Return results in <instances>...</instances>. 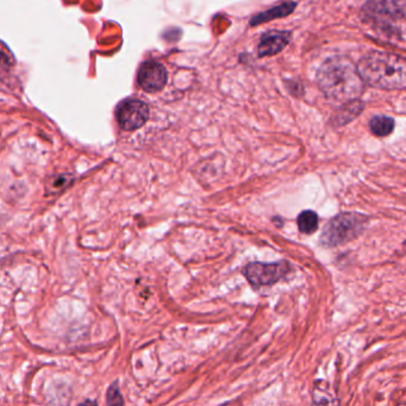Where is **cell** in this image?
<instances>
[{"mask_svg":"<svg viewBox=\"0 0 406 406\" xmlns=\"http://www.w3.org/2000/svg\"><path fill=\"white\" fill-rule=\"evenodd\" d=\"M150 117L148 104L137 98L123 100L116 109L118 124L124 131H135L145 126Z\"/></svg>","mask_w":406,"mask_h":406,"instance_id":"5b68a950","label":"cell"},{"mask_svg":"<svg viewBox=\"0 0 406 406\" xmlns=\"http://www.w3.org/2000/svg\"><path fill=\"white\" fill-rule=\"evenodd\" d=\"M289 270L291 266L287 261L273 262V263L251 262L244 267L243 274L253 287L260 289L262 286L277 284V281L289 273Z\"/></svg>","mask_w":406,"mask_h":406,"instance_id":"277c9868","label":"cell"},{"mask_svg":"<svg viewBox=\"0 0 406 406\" xmlns=\"http://www.w3.org/2000/svg\"><path fill=\"white\" fill-rule=\"evenodd\" d=\"M317 84L331 103L346 105L359 100L364 83L357 66L346 56L329 57L317 72Z\"/></svg>","mask_w":406,"mask_h":406,"instance_id":"6da1fadb","label":"cell"},{"mask_svg":"<svg viewBox=\"0 0 406 406\" xmlns=\"http://www.w3.org/2000/svg\"><path fill=\"white\" fill-rule=\"evenodd\" d=\"M311 406H340L338 397L331 391L329 383L323 380L316 381L312 388Z\"/></svg>","mask_w":406,"mask_h":406,"instance_id":"30bf717a","label":"cell"},{"mask_svg":"<svg viewBox=\"0 0 406 406\" xmlns=\"http://www.w3.org/2000/svg\"><path fill=\"white\" fill-rule=\"evenodd\" d=\"M369 217L359 213H342L328 222L319 243L323 247L333 248L357 239L366 230Z\"/></svg>","mask_w":406,"mask_h":406,"instance_id":"3957f363","label":"cell"},{"mask_svg":"<svg viewBox=\"0 0 406 406\" xmlns=\"http://www.w3.org/2000/svg\"><path fill=\"white\" fill-rule=\"evenodd\" d=\"M297 5L298 3L296 1H285V3H281L277 6L268 8L266 11L260 12L251 19V27H256V25L267 23V22H270L274 19L287 17L296 10Z\"/></svg>","mask_w":406,"mask_h":406,"instance_id":"9c48e42d","label":"cell"},{"mask_svg":"<svg viewBox=\"0 0 406 406\" xmlns=\"http://www.w3.org/2000/svg\"><path fill=\"white\" fill-rule=\"evenodd\" d=\"M395 119L388 116H376L369 121V129L376 136L385 137L391 135L395 130Z\"/></svg>","mask_w":406,"mask_h":406,"instance_id":"7c38bea8","label":"cell"},{"mask_svg":"<svg viewBox=\"0 0 406 406\" xmlns=\"http://www.w3.org/2000/svg\"><path fill=\"white\" fill-rule=\"evenodd\" d=\"M357 71L371 88L395 91L406 90V57L372 50L357 64Z\"/></svg>","mask_w":406,"mask_h":406,"instance_id":"7a4b0ae2","label":"cell"},{"mask_svg":"<svg viewBox=\"0 0 406 406\" xmlns=\"http://www.w3.org/2000/svg\"><path fill=\"white\" fill-rule=\"evenodd\" d=\"M107 406H124V399L121 395L117 383H112L107 392Z\"/></svg>","mask_w":406,"mask_h":406,"instance_id":"5bb4252c","label":"cell"},{"mask_svg":"<svg viewBox=\"0 0 406 406\" xmlns=\"http://www.w3.org/2000/svg\"><path fill=\"white\" fill-rule=\"evenodd\" d=\"M297 225L300 232L311 235L318 229V215L312 210H305L297 218Z\"/></svg>","mask_w":406,"mask_h":406,"instance_id":"4fadbf2b","label":"cell"},{"mask_svg":"<svg viewBox=\"0 0 406 406\" xmlns=\"http://www.w3.org/2000/svg\"><path fill=\"white\" fill-rule=\"evenodd\" d=\"M78 406H98V404H97V402H95V400L88 399V400H85V402H80Z\"/></svg>","mask_w":406,"mask_h":406,"instance_id":"9a60e30c","label":"cell"},{"mask_svg":"<svg viewBox=\"0 0 406 406\" xmlns=\"http://www.w3.org/2000/svg\"><path fill=\"white\" fill-rule=\"evenodd\" d=\"M167 81V68L157 61H145L137 73V83L143 91L148 93H156L164 90Z\"/></svg>","mask_w":406,"mask_h":406,"instance_id":"52a82bcc","label":"cell"},{"mask_svg":"<svg viewBox=\"0 0 406 406\" xmlns=\"http://www.w3.org/2000/svg\"><path fill=\"white\" fill-rule=\"evenodd\" d=\"M292 32L289 30H270L262 35L258 46V57L274 56L289 46Z\"/></svg>","mask_w":406,"mask_h":406,"instance_id":"ba28073f","label":"cell"},{"mask_svg":"<svg viewBox=\"0 0 406 406\" xmlns=\"http://www.w3.org/2000/svg\"><path fill=\"white\" fill-rule=\"evenodd\" d=\"M364 103L360 100H355V102L346 104V105H342L338 109V114H335L331 119V124L334 126H338V128L347 126L348 123L354 121L357 116H360L361 112L364 111Z\"/></svg>","mask_w":406,"mask_h":406,"instance_id":"8fae6325","label":"cell"},{"mask_svg":"<svg viewBox=\"0 0 406 406\" xmlns=\"http://www.w3.org/2000/svg\"><path fill=\"white\" fill-rule=\"evenodd\" d=\"M364 17L371 19L378 27L391 28L395 20L405 18L406 3L404 1H369L362 8Z\"/></svg>","mask_w":406,"mask_h":406,"instance_id":"8992f818","label":"cell"}]
</instances>
